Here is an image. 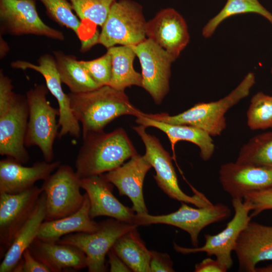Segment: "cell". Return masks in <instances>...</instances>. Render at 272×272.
<instances>
[{"mask_svg": "<svg viewBox=\"0 0 272 272\" xmlns=\"http://www.w3.org/2000/svg\"><path fill=\"white\" fill-rule=\"evenodd\" d=\"M74 116L83 126V135L104 131L116 118L144 114L129 101L124 91L105 85L87 92L68 94Z\"/></svg>", "mask_w": 272, "mask_h": 272, "instance_id": "cell-1", "label": "cell"}, {"mask_svg": "<svg viewBox=\"0 0 272 272\" xmlns=\"http://www.w3.org/2000/svg\"><path fill=\"white\" fill-rule=\"evenodd\" d=\"M83 142L75 162L80 178L102 174L119 167L138 153L125 131L118 128L83 135Z\"/></svg>", "mask_w": 272, "mask_h": 272, "instance_id": "cell-2", "label": "cell"}, {"mask_svg": "<svg viewBox=\"0 0 272 272\" xmlns=\"http://www.w3.org/2000/svg\"><path fill=\"white\" fill-rule=\"evenodd\" d=\"M255 82L254 74L249 73L233 90L218 101L196 103L175 115L166 113L145 115L167 123L193 126L205 130L212 137L218 136L226 128V112L249 95Z\"/></svg>", "mask_w": 272, "mask_h": 272, "instance_id": "cell-3", "label": "cell"}, {"mask_svg": "<svg viewBox=\"0 0 272 272\" xmlns=\"http://www.w3.org/2000/svg\"><path fill=\"white\" fill-rule=\"evenodd\" d=\"M48 91L45 85H38L26 92L29 118L25 145L27 147H38L44 160L51 162L53 143L59 127L56 122L59 110L47 100Z\"/></svg>", "mask_w": 272, "mask_h": 272, "instance_id": "cell-4", "label": "cell"}, {"mask_svg": "<svg viewBox=\"0 0 272 272\" xmlns=\"http://www.w3.org/2000/svg\"><path fill=\"white\" fill-rule=\"evenodd\" d=\"M147 22L139 4L116 1L102 26L98 43L107 49L116 45H136L146 39Z\"/></svg>", "mask_w": 272, "mask_h": 272, "instance_id": "cell-5", "label": "cell"}, {"mask_svg": "<svg viewBox=\"0 0 272 272\" xmlns=\"http://www.w3.org/2000/svg\"><path fill=\"white\" fill-rule=\"evenodd\" d=\"M144 125L133 127L144 143L146 160L156 171L154 178L159 187L170 198L181 202L192 204L197 208L213 203L202 193L196 191L192 196L184 193L180 188L177 176L170 154L163 148L159 140L146 131Z\"/></svg>", "mask_w": 272, "mask_h": 272, "instance_id": "cell-6", "label": "cell"}, {"mask_svg": "<svg viewBox=\"0 0 272 272\" xmlns=\"http://www.w3.org/2000/svg\"><path fill=\"white\" fill-rule=\"evenodd\" d=\"M138 226L109 218L99 223L98 229L91 233L76 232L66 235L57 243L75 246L85 254L89 272L107 271L105 257L116 240Z\"/></svg>", "mask_w": 272, "mask_h": 272, "instance_id": "cell-7", "label": "cell"}, {"mask_svg": "<svg viewBox=\"0 0 272 272\" xmlns=\"http://www.w3.org/2000/svg\"><path fill=\"white\" fill-rule=\"evenodd\" d=\"M231 214V210L223 203L194 208L181 202L177 211L166 215L135 214L133 224L138 226L162 224L176 227L189 235L193 246L196 247L198 246L199 234L204 228L227 219Z\"/></svg>", "mask_w": 272, "mask_h": 272, "instance_id": "cell-8", "label": "cell"}, {"mask_svg": "<svg viewBox=\"0 0 272 272\" xmlns=\"http://www.w3.org/2000/svg\"><path fill=\"white\" fill-rule=\"evenodd\" d=\"M81 178L70 166L60 165L43 180L41 187L46 196L45 221L71 215L82 207L84 194L80 191Z\"/></svg>", "mask_w": 272, "mask_h": 272, "instance_id": "cell-9", "label": "cell"}, {"mask_svg": "<svg viewBox=\"0 0 272 272\" xmlns=\"http://www.w3.org/2000/svg\"><path fill=\"white\" fill-rule=\"evenodd\" d=\"M232 204L234 216L221 232L216 235L205 234V243L201 247L187 248L174 243L175 250L182 254L205 252L207 255H214L228 269H230L233 263L231 253L237 240L251 219L249 215L251 208L243 199L233 198Z\"/></svg>", "mask_w": 272, "mask_h": 272, "instance_id": "cell-10", "label": "cell"}, {"mask_svg": "<svg viewBox=\"0 0 272 272\" xmlns=\"http://www.w3.org/2000/svg\"><path fill=\"white\" fill-rule=\"evenodd\" d=\"M1 35H34L63 41V33L41 19L35 0H0Z\"/></svg>", "mask_w": 272, "mask_h": 272, "instance_id": "cell-11", "label": "cell"}, {"mask_svg": "<svg viewBox=\"0 0 272 272\" xmlns=\"http://www.w3.org/2000/svg\"><path fill=\"white\" fill-rule=\"evenodd\" d=\"M131 46L141 65L142 87L156 104H161L169 92L171 65L176 59L148 38Z\"/></svg>", "mask_w": 272, "mask_h": 272, "instance_id": "cell-12", "label": "cell"}, {"mask_svg": "<svg viewBox=\"0 0 272 272\" xmlns=\"http://www.w3.org/2000/svg\"><path fill=\"white\" fill-rule=\"evenodd\" d=\"M43 192L36 186L16 194L0 192V255L4 257Z\"/></svg>", "mask_w": 272, "mask_h": 272, "instance_id": "cell-13", "label": "cell"}, {"mask_svg": "<svg viewBox=\"0 0 272 272\" xmlns=\"http://www.w3.org/2000/svg\"><path fill=\"white\" fill-rule=\"evenodd\" d=\"M37 62L38 64H36L27 61L18 60L12 62L11 66L22 70L30 69L41 74L45 79L47 89L58 103V124L60 127L59 137L69 134L72 137L79 138L81 133L79 122L73 113L68 94H66L62 90V83L53 55L49 53L42 54Z\"/></svg>", "mask_w": 272, "mask_h": 272, "instance_id": "cell-14", "label": "cell"}, {"mask_svg": "<svg viewBox=\"0 0 272 272\" xmlns=\"http://www.w3.org/2000/svg\"><path fill=\"white\" fill-rule=\"evenodd\" d=\"M29 118L26 96L17 94L8 110L0 115V154L26 163L29 159L25 145Z\"/></svg>", "mask_w": 272, "mask_h": 272, "instance_id": "cell-15", "label": "cell"}, {"mask_svg": "<svg viewBox=\"0 0 272 272\" xmlns=\"http://www.w3.org/2000/svg\"><path fill=\"white\" fill-rule=\"evenodd\" d=\"M219 179L223 190L233 198L272 187V168L228 162L222 165Z\"/></svg>", "mask_w": 272, "mask_h": 272, "instance_id": "cell-16", "label": "cell"}, {"mask_svg": "<svg viewBox=\"0 0 272 272\" xmlns=\"http://www.w3.org/2000/svg\"><path fill=\"white\" fill-rule=\"evenodd\" d=\"M146 36L176 59L189 41L187 26L175 10H161L147 22Z\"/></svg>", "mask_w": 272, "mask_h": 272, "instance_id": "cell-17", "label": "cell"}, {"mask_svg": "<svg viewBox=\"0 0 272 272\" xmlns=\"http://www.w3.org/2000/svg\"><path fill=\"white\" fill-rule=\"evenodd\" d=\"M234 251L239 271L256 272L257 263L272 260V226L250 221L241 232Z\"/></svg>", "mask_w": 272, "mask_h": 272, "instance_id": "cell-18", "label": "cell"}, {"mask_svg": "<svg viewBox=\"0 0 272 272\" xmlns=\"http://www.w3.org/2000/svg\"><path fill=\"white\" fill-rule=\"evenodd\" d=\"M151 167L144 156L138 154L127 162L102 175L116 187L120 195L129 197L136 214H148L143 189L145 176Z\"/></svg>", "mask_w": 272, "mask_h": 272, "instance_id": "cell-19", "label": "cell"}, {"mask_svg": "<svg viewBox=\"0 0 272 272\" xmlns=\"http://www.w3.org/2000/svg\"><path fill=\"white\" fill-rule=\"evenodd\" d=\"M80 185L89 198V214L91 219L107 216L134 224L135 212L132 208L122 204L114 196V185L108 181L102 174L81 178Z\"/></svg>", "mask_w": 272, "mask_h": 272, "instance_id": "cell-20", "label": "cell"}, {"mask_svg": "<svg viewBox=\"0 0 272 272\" xmlns=\"http://www.w3.org/2000/svg\"><path fill=\"white\" fill-rule=\"evenodd\" d=\"M59 161H38L26 167L7 157L0 161V192L16 194L26 190L36 182L45 180L60 166Z\"/></svg>", "mask_w": 272, "mask_h": 272, "instance_id": "cell-21", "label": "cell"}, {"mask_svg": "<svg viewBox=\"0 0 272 272\" xmlns=\"http://www.w3.org/2000/svg\"><path fill=\"white\" fill-rule=\"evenodd\" d=\"M29 249L32 255L47 265L51 272L79 270L87 267L85 254L77 247L36 238Z\"/></svg>", "mask_w": 272, "mask_h": 272, "instance_id": "cell-22", "label": "cell"}, {"mask_svg": "<svg viewBox=\"0 0 272 272\" xmlns=\"http://www.w3.org/2000/svg\"><path fill=\"white\" fill-rule=\"evenodd\" d=\"M135 122L146 127L158 128L167 136L174 156V148L179 141H187L196 145L200 150V157L204 161H208L213 156L215 144L212 137L205 130L188 125L173 124L163 122L148 117L145 113L137 117Z\"/></svg>", "mask_w": 272, "mask_h": 272, "instance_id": "cell-23", "label": "cell"}, {"mask_svg": "<svg viewBox=\"0 0 272 272\" xmlns=\"http://www.w3.org/2000/svg\"><path fill=\"white\" fill-rule=\"evenodd\" d=\"M80 209L68 216L42 223L37 238L48 242H57L62 237L76 232L91 233L96 231L99 223L90 216V200L86 193Z\"/></svg>", "mask_w": 272, "mask_h": 272, "instance_id": "cell-24", "label": "cell"}, {"mask_svg": "<svg viewBox=\"0 0 272 272\" xmlns=\"http://www.w3.org/2000/svg\"><path fill=\"white\" fill-rule=\"evenodd\" d=\"M46 216V196L41 194L28 220L17 234L0 264V272H12L21 260L24 251L37 238Z\"/></svg>", "mask_w": 272, "mask_h": 272, "instance_id": "cell-25", "label": "cell"}, {"mask_svg": "<svg viewBox=\"0 0 272 272\" xmlns=\"http://www.w3.org/2000/svg\"><path fill=\"white\" fill-rule=\"evenodd\" d=\"M112 58V75L108 85L124 91L131 86L142 87V76L133 66L136 54L131 46L120 45L107 49Z\"/></svg>", "mask_w": 272, "mask_h": 272, "instance_id": "cell-26", "label": "cell"}, {"mask_svg": "<svg viewBox=\"0 0 272 272\" xmlns=\"http://www.w3.org/2000/svg\"><path fill=\"white\" fill-rule=\"evenodd\" d=\"M52 52L61 81L68 87L71 93L87 92L100 87L76 56L66 54L61 50Z\"/></svg>", "mask_w": 272, "mask_h": 272, "instance_id": "cell-27", "label": "cell"}, {"mask_svg": "<svg viewBox=\"0 0 272 272\" xmlns=\"http://www.w3.org/2000/svg\"><path fill=\"white\" fill-rule=\"evenodd\" d=\"M112 248L127 265L134 272H151L149 250L141 239L137 228L119 237Z\"/></svg>", "mask_w": 272, "mask_h": 272, "instance_id": "cell-28", "label": "cell"}, {"mask_svg": "<svg viewBox=\"0 0 272 272\" xmlns=\"http://www.w3.org/2000/svg\"><path fill=\"white\" fill-rule=\"evenodd\" d=\"M45 8L46 14L62 27L72 30L81 41V50L85 52L90 49L93 39L86 34L87 29L73 12L69 0H39Z\"/></svg>", "mask_w": 272, "mask_h": 272, "instance_id": "cell-29", "label": "cell"}, {"mask_svg": "<svg viewBox=\"0 0 272 272\" xmlns=\"http://www.w3.org/2000/svg\"><path fill=\"white\" fill-rule=\"evenodd\" d=\"M235 162L272 168V131L251 138L241 148Z\"/></svg>", "mask_w": 272, "mask_h": 272, "instance_id": "cell-30", "label": "cell"}, {"mask_svg": "<svg viewBox=\"0 0 272 272\" xmlns=\"http://www.w3.org/2000/svg\"><path fill=\"white\" fill-rule=\"evenodd\" d=\"M249 13L259 14L272 24V14L258 0H227L220 12L210 20L203 27L202 34L205 38L210 37L219 25L225 19L236 15Z\"/></svg>", "mask_w": 272, "mask_h": 272, "instance_id": "cell-31", "label": "cell"}, {"mask_svg": "<svg viewBox=\"0 0 272 272\" xmlns=\"http://www.w3.org/2000/svg\"><path fill=\"white\" fill-rule=\"evenodd\" d=\"M73 10L86 28V22L102 27L116 0H69Z\"/></svg>", "mask_w": 272, "mask_h": 272, "instance_id": "cell-32", "label": "cell"}, {"mask_svg": "<svg viewBox=\"0 0 272 272\" xmlns=\"http://www.w3.org/2000/svg\"><path fill=\"white\" fill-rule=\"evenodd\" d=\"M247 124L251 130L272 128V96L259 92L251 98Z\"/></svg>", "mask_w": 272, "mask_h": 272, "instance_id": "cell-33", "label": "cell"}, {"mask_svg": "<svg viewBox=\"0 0 272 272\" xmlns=\"http://www.w3.org/2000/svg\"><path fill=\"white\" fill-rule=\"evenodd\" d=\"M92 79L100 87L108 85L112 75V58L110 53L91 60H80Z\"/></svg>", "mask_w": 272, "mask_h": 272, "instance_id": "cell-34", "label": "cell"}, {"mask_svg": "<svg viewBox=\"0 0 272 272\" xmlns=\"http://www.w3.org/2000/svg\"><path fill=\"white\" fill-rule=\"evenodd\" d=\"M243 200L251 208V218L264 211L272 210V187L248 193Z\"/></svg>", "mask_w": 272, "mask_h": 272, "instance_id": "cell-35", "label": "cell"}, {"mask_svg": "<svg viewBox=\"0 0 272 272\" xmlns=\"http://www.w3.org/2000/svg\"><path fill=\"white\" fill-rule=\"evenodd\" d=\"M12 80L0 71V115L6 112L12 104L17 94L13 91Z\"/></svg>", "mask_w": 272, "mask_h": 272, "instance_id": "cell-36", "label": "cell"}, {"mask_svg": "<svg viewBox=\"0 0 272 272\" xmlns=\"http://www.w3.org/2000/svg\"><path fill=\"white\" fill-rule=\"evenodd\" d=\"M13 272H51L45 264L35 258L29 248L26 249L22 257L13 270Z\"/></svg>", "mask_w": 272, "mask_h": 272, "instance_id": "cell-37", "label": "cell"}, {"mask_svg": "<svg viewBox=\"0 0 272 272\" xmlns=\"http://www.w3.org/2000/svg\"><path fill=\"white\" fill-rule=\"evenodd\" d=\"M151 258L150 268L151 272H173V262L166 253H162L155 250H150Z\"/></svg>", "mask_w": 272, "mask_h": 272, "instance_id": "cell-38", "label": "cell"}, {"mask_svg": "<svg viewBox=\"0 0 272 272\" xmlns=\"http://www.w3.org/2000/svg\"><path fill=\"white\" fill-rule=\"evenodd\" d=\"M228 268L218 260L210 257L203 259L195 264V272H226Z\"/></svg>", "mask_w": 272, "mask_h": 272, "instance_id": "cell-39", "label": "cell"}, {"mask_svg": "<svg viewBox=\"0 0 272 272\" xmlns=\"http://www.w3.org/2000/svg\"><path fill=\"white\" fill-rule=\"evenodd\" d=\"M109 271L110 272H131V269L123 260L115 252L112 247L107 253Z\"/></svg>", "mask_w": 272, "mask_h": 272, "instance_id": "cell-40", "label": "cell"}, {"mask_svg": "<svg viewBox=\"0 0 272 272\" xmlns=\"http://www.w3.org/2000/svg\"><path fill=\"white\" fill-rule=\"evenodd\" d=\"M9 51V46L7 42L1 36V59H2Z\"/></svg>", "mask_w": 272, "mask_h": 272, "instance_id": "cell-41", "label": "cell"}, {"mask_svg": "<svg viewBox=\"0 0 272 272\" xmlns=\"http://www.w3.org/2000/svg\"><path fill=\"white\" fill-rule=\"evenodd\" d=\"M256 272H272V262L265 266L256 267Z\"/></svg>", "mask_w": 272, "mask_h": 272, "instance_id": "cell-42", "label": "cell"}, {"mask_svg": "<svg viewBox=\"0 0 272 272\" xmlns=\"http://www.w3.org/2000/svg\"><path fill=\"white\" fill-rule=\"evenodd\" d=\"M270 72H271V74H272V67L271 69Z\"/></svg>", "mask_w": 272, "mask_h": 272, "instance_id": "cell-43", "label": "cell"}]
</instances>
